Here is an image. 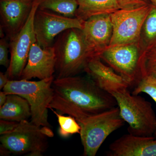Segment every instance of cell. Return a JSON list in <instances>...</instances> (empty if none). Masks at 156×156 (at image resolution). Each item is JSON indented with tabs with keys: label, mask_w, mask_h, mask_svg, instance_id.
<instances>
[{
	"label": "cell",
	"mask_w": 156,
	"mask_h": 156,
	"mask_svg": "<svg viewBox=\"0 0 156 156\" xmlns=\"http://www.w3.org/2000/svg\"><path fill=\"white\" fill-rule=\"evenodd\" d=\"M121 9H131L151 4L149 0H117Z\"/></svg>",
	"instance_id": "obj_24"
},
{
	"label": "cell",
	"mask_w": 156,
	"mask_h": 156,
	"mask_svg": "<svg viewBox=\"0 0 156 156\" xmlns=\"http://www.w3.org/2000/svg\"><path fill=\"white\" fill-rule=\"evenodd\" d=\"M76 17L85 21L90 17L111 14L121 9L117 0H77Z\"/></svg>",
	"instance_id": "obj_17"
},
{
	"label": "cell",
	"mask_w": 156,
	"mask_h": 156,
	"mask_svg": "<svg viewBox=\"0 0 156 156\" xmlns=\"http://www.w3.org/2000/svg\"><path fill=\"white\" fill-rule=\"evenodd\" d=\"M34 0H1L0 14L3 30L11 40L24 25Z\"/></svg>",
	"instance_id": "obj_13"
},
{
	"label": "cell",
	"mask_w": 156,
	"mask_h": 156,
	"mask_svg": "<svg viewBox=\"0 0 156 156\" xmlns=\"http://www.w3.org/2000/svg\"><path fill=\"white\" fill-rule=\"evenodd\" d=\"M30 105L24 98L9 94L5 103L0 107V119L20 122L31 117Z\"/></svg>",
	"instance_id": "obj_16"
},
{
	"label": "cell",
	"mask_w": 156,
	"mask_h": 156,
	"mask_svg": "<svg viewBox=\"0 0 156 156\" xmlns=\"http://www.w3.org/2000/svg\"><path fill=\"white\" fill-rule=\"evenodd\" d=\"M154 135H155V137L156 138V132L155 134Z\"/></svg>",
	"instance_id": "obj_29"
},
{
	"label": "cell",
	"mask_w": 156,
	"mask_h": 156,
	"mask_svg": "<svg viewBox=\"0 0 156 156\" xmlns=\"http://www.w3.org/2000/svg\"><path fill=\"white\" fill-rule=\"evenodd\" d=\"M119 107L78 122L80 136L83 147V156H95L109 135L125 125Z\"/></svg>",
	"instance_id": "obj_5"
},
{
	"label": "cell",
	"mask_w": 156,
	"mask_h": 156,
	"mask_svg": "<svg viewBox=\"0 0 156 156\" xmlns=\"http://www.w3.org/2000/svg\"><path fill=\"white\" fill-rule=\"evenodd\" d=\"M41 0H34L30 14L21 29L10 40L11 58L6 73L10 80L20 79L28 59L32 45L37 42L34 28L35 15Z\"/></svg>",
	"instance_id": "obj_9"
},
{
	"label": "cell",
	"mask_w": 156,
	"mask_h": 156,
	"mask_svg": "<svg viewBox=\"0 0 156 156\" xmlns=\"http://www.w3.org/2000/svg\"><path fill=\"white\" fill-rule=\"evenodd\" d=\"M56 78L75 76L84 70L92 56L88 50L82 30L71 28L58 35L55 44Z\"/></svg>",
	"instance_id": "obj_3"
},
{
	"label": "cell",
	"mask_w": 156,
	"mask_h": 156,
	"mask_svg": "<svg viewBox=\"0 0 156 156\" xmlns=\"http://www.w3.org/2000/svg\"><path fill=\"white\" fill-rule=\"evenodd\" d=\"M151 4H152L156 6V0H149Z\"/></svg>",
	"instance_id": "obj_28"
},
{
	"label": "cell",
	"mask_w": 156,
	"mask_h": 156,
	"mask_svg": "<svg viewBox=\"0 0 156 156\" xmlns=\"http://www.w3.org/2000/svg\"><path fill=\"white\" fill-rule=\"evenodd\" d=\"M84 40L92 57H99L109 46L112 36L111 14L96 15L84 21Z\"/></svg>",
	"instance_id": "obj_11"
},
{
	"label": "cell",
	"mask_w": 156,
	"mask_h": 156,
	"mask_svg": "<svg viewBox=\"0 0 156 156\" xmlns=\"http://www.w3.org/2000/svg\"><path fill=\"white\" fill-rule=\"evenodd\" d=\"M140 66L142 78L147 76L156 79V48L143 53Z\"/></svg>",
	"instance_id": "obj_21"
},
{
	"label": "cell",
	"mask_w": 156,
	"mask_h": 156,
	"mask_svg": "<svg viewBox=\"0 0 156 156\" xmlns=\"http://www.w3.org/2000/svg\"><path fill=\"white\" fill-rule=\"evenodd\" d=\"M84 71L98 87L108 92L122 87H130L122 76L103 63L98 56L90 58Z\"/></svg>",
	"instance_id": "obj_15"
},
{
	"label": "cell",
	"mask_w": 156,
	"mask_h": 156,
	"mask_svg": "<svg viewBox=\"0 0 156 156\" xmlns=\"http://www.w3.org/2000/svg\"><path fill=\"white\" fill-rule=\"evenodd\" d=\"M9 44L4 37L0 41V65L7 69L10 64V60L8 58Z\"/></svg>",
	"instance_id": "obj_23"
},
{
	"label": "cell",
	"mask_w": 156,
	"mask_h": 156,
	"mask_svg": "<svg viewBox=\"0 0 156 156\" xmlns=\"http://www.w3.org/2000/svg\"><path fill=\"white\" fill-rule=\"evenodd\" d=\"M54 80V76H52L38 81L9 80L3 91L8 95L16 94L25 98L30 107L31 122L41 127H50L48 112L53 98Z\"/></svg>",
	"instance_id": "obj_4"
},
{
	"label": "cell",
	"mask_w": 156,
	"mask_h": 156,
	"mask_svg": "<svg viewBox=\"0 0 156 156\" xmlns=\"http://www.w3.org/2000/svg\"><path fill=\"white\" fill-rule=\"evenodd\" d=\"M49 109L71 116L78 122L117 106L114 98L89 76L54 79Z\"/></svg>",
	"instance_id": "obj_1"
},
{
	"label": "cell",
	"mask_w": 156,
	"mask_h": 156,
	"mask_svg": "<svg viewBox=\"0 0 156 156\" xmlns=\"http://www.w3.org/2000/svg\"><path fill=\"white\" fill-rule=\"evenodd\" d=\"M152 4L131 9H120L111 14L112 36L110 47L139 42L143 26Z\"/></svg>",
	"instance_id": "obj_8"
},
{
	"label": "cell",
	"mask_w": 156,
	"mask_h": 156,
	"mask_svg": "<svg viewBox=\"0 0 156 156\" xmlns=\"http://www.w3.org/2000/svg\"><path fill=\"white\" fill-rule=\"evenodd\" d=\"M78 7L77 0H41L38 8L73 18Z\"/></svg>",
	"instance_id": "obj_19"
},
{
	"label": "cell",
	"mask_w": 156,
	"mask_h": 156,
	"mask_svg": "<svg viewBox=\"0 0 156 156\" xmlns=\"http://www.w3.org/2000/svg\"><path fill=\"white\" fill-rule=\"evenodd\" d=\"M128 87H122L108 92L115 99L120 115L128 123L129 134L151 136L156 132V116L151 104L144 98L133 95Z\"/></svg>",
	"instance_id": "obj_2"
},
{
	"label": "cell",
	"mask_w": 156,
	"mask_h": 156,
	"mask_svg": "<svg viewBox=\"0 0 156 156\" xmlns=\"http://www.w3.org/2000/svg\"><path fill=\"white\" fill-rule=\"evenodd\" d=\"M139 44L141 55L146 51L156 48V6L152 4L143 26Z\"/></svg>",
	"instance_id": "obj_18"
},
{
	"label": "cell",
	"mask_w": 156,
	"mask_h": 156,
	"mask_svg": "<svg viewBox=\"0 0 156 156\" xmlns=\"http://www.w3.org/2000/svg\"><path fill=\"white\" fill-rule=\"evenodd\" d=\"M9 76L7 73L0 72V89H3L9 80Z\"/></svg>",
	"instance_id": "obj_26"
},
{
	"label": "cell",
	"mask_w": 156,
	"mask_h": 156,
	"mask_svg": "<svg viewBox=\"0 0 156 156\" xmlns=\"http://www.w3.org/2000/svg\"><path fill=\"white\" fill-rule=\"evenodd\" d=\"M48 136L42 127L28 120L21 121L13 131L1 135V145L15 155L40 156L48 148Z\"/></svg>",
	"instance_id": "obj_6"
},
{
	"label": "cell",
	"mask_w": 156,
	"mask_h": 156,
	"mask_svg": "<svg viewBox=\"0 0 156 156\" xmlns=\"http://www.w3.org/2000/svg\"><path fill=\"white\" fill-rule=\"evenodd\" d=\"M83 23V21L77 17H66L38 8L34 20L37 43L43 48L53 46L57 36L69 29L82 30Z\"/></svg>",
	"instance_id": "obj_10"
},
{
	"label": "cell",
	"mask_w": 156,
	"mask_h": 156,
	"mask_svg": "<svg viewBox=\"0 0 156 156\" xmlns=\"http://www.w3.org/2000/svg\"><path fill=\"white\" fill-rule=\"evenodd\" d=\"M51 110L58 119L59 125L58 133L60 136L66 138L73 134H80V126L74 117L70 115L66 116L53 109Z\"/></svg>",
	"instance_id": "obj_20"
},
{
	"label": "cell",
	"mask_w": 156,
	"mask_h": 156,
	"mask_svg": "<svg viewBox=\"0 0 156 156\" xmlns=\"http://www.w3.org/2000/svg\"><path fill=\"white\" fill-rule=\"evenodd\" d=\"M56 60L53 45L43 48L35 42L32 45L27 62L20 79L30 80L36 78L41 80L54 76Z\"/></svg>",
	"instance_id": "obj_12"
},
{
	"label": "cell",
	"mask_w": 156,
	"mask_h": 156,
	"mask_svg": "<svg viewBox=\"0 0 156 156\" xmlns=\"http://www.w3.org/2000/svg\"><path fill=\"white\" fill-rule=\"evenodd\" d=\"M18 123L4 119L0 120V134L3 135L10 133L16 128Z\"/></svg>",
	"instance_id": "obj_25"
},
{
	"label": "cell",
	"mask_w": 156,
	"mask_h": 156,
	"mask_svg": "<svg viewBox=\"0 0 156 156\" xmlns=\"http://www.w3.org/2000/svg\"><path fill=\"white\" fill-rule=\"evenodd\" d=\"M146 93L150 96L156 103V79L150 76L143 77L131 92L133 95Z\"/></svg>",
	"instance_id": "obj_22"
},
{
	"label": "cell",
	"mask_w": 156,
	"mask_h": 156,
	"mask_svg": "<svg viewBox=\"0 0 156 156\" xmlns=\"http://www.w3.org/2000/svg\"><path fill=\"white\" fill-rule=\"evenodd\" d=\"M141 56L138 42L108 47L99 57L122 76L130 87L134 88L142 78L140 66Z\"/></svg>",
	"instance_id": "obj_7"
},
{
	"label": "cell",
	"mask_w": 156,
	"mask_h": 156,
	"mask_svg": "<svg viewBox=\"0 0 156 156\" xmlns=\"http://www.w3.org/2000/svg\"><path fill=\"white\" fill-rule=\"evenodd\" d=\"M108 149V156H156V138L129 133L112 143Z\"/></svg>",
	"instance_id": "obj_14"
},
{
	"label": "cell",
	"mask_w": 156,
	"mask_h": 156,
	"mask_svg": "<svg viewBox=\"0 0 156 156\" xmlns=\"http://www.w3.org/2000/svg\"><path fill=\"white\" fill-rule=\"evenodd\" d=\"M8 95L4 91L0 92V107L2 106L5 103Z\"/></svg>",
	"instance_id": "obj_27"
}]
</instances>
